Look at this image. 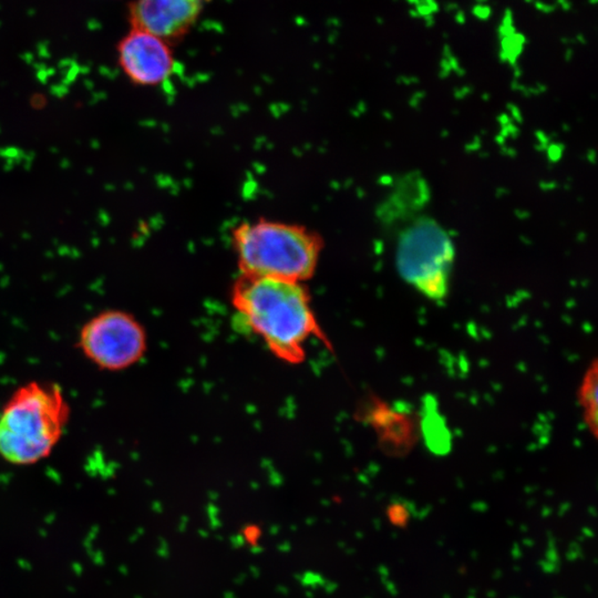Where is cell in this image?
<instances>
[{
	"label": "cell",
	"mask_w": 598,
	"mask_h": 598,
	"mask_svg": "<svg viewBox=\"0 0 598 598\" xmlns=\"http://www.w3.org/2000/svg\"><path fill=\"white\" fill-rule=\"evenodd\" d=\"M231 298L242 321L283 362H304L310 339L330 346L303 283L241 275Z\"/></svg>",
	"instance_id": "6da1fadb"
},
{
	"label": "cell",
	"mask_w": 598,
	"mask_h": 598,
	"mask_svg": "<svg viewBox=\"0 0 598 598\" xmlns=\"http://www.w3.org/2000/svg\"><path fill=\"white\" fill-rule=\"evenodd\" d=\"M69 418V403L60 386L22 385L0 411V457L13 466L44 460L60 443Z\"/></svg>",
	"instance_id": "7a4b0ae2"
},
{
	"label": "cell",
	"mask_w": 598,
	"mask_h": 598,
	"mask_svg": "<svg viewBox=\"0 0 598 598\" xmlns=\"http://www.w3.org/2000/svg\"><path fill=\"white\" fill-rule=\"evenodd\" d=\"M241 275L303 283L316 271L323 238L301 225L260 219L234 229Z\"/></svg>",
	"instance_id": "3957f363"
},
{
	"label": "cell",
	"mask_w": 598,
	"mask_h": 598,
	"mask_svg": "<svg viewBox=\"0 0 598 598\" xmlns=\"http://www.w3.org/2000/svg\"><path fill=\"white\" fill-rule=\"evenodd\" d=\"M395 237V267L403 280L430 300L446 299L456 259L447 229L424 214Z\"/></svg>",
	"instance_id": "277c9868"
},
{
	"label": "cell",
	"mask_w": 598,
	"mask_h": 598,
	"mask_svg": "<svg viewBox=\"0 0 598 598\" xmlns=\"http://www.w3.org/2000/svg\"><path fill=\"white\" fill-rule=\"evenodd\" d=\"M76 347L99 370L123 371L145 356L147 332L132 314L103 310L81 328Z\"/></svg>",
	"instance_id": "5b68a950"
},
{
	"label": "cell",
	"mask_w": 598,
	"mask_h": 598,
	"mask_svg": "<svg viewBox=\"0 0 598 598\" xmlns=\"http://www.w3.org/2000/svg\"><path fill=\"white\" fill-rule=\"evenodd\" d=\"M170 44L148 31H129L118 44V60L128 79L141 87H156L173 75L175 60Z\"/></svg>",
	"instance_id": "8992f818"
},
{
	"label": "cell",
	"mask_w": 598,
	"mask_h": 598,
	"mask_svg": "<svg viewBox=\"0 0 598 598\" xmlns=\"http://www.w3.org/2000/svg\"><path fill=\"white\" fill-rule=\"evenodd\" d=\"M210 0H134L129 7L132 28L148 31L174 46L196 24Z\"/></svg>",
	"instance_id": "52a82bcc"
},
{
	"label": "cell",
	"mask_w": 598,
	"mask_h": 598,
	"mask_svg": "<svg viewBox=\"0 0 598 598\" xmlns=\"http://www.w3.org/2000/svg\"><path fill=\"white\" fill-rule=\"evenodd\" d=\"M430 200L428 181L420 172L411 171L395 179L390 192L378 208V219L387 232L397 235L424 215Z\"/></svg>",
	"instance_id": "ba28073f"
},
{
	"label": "cell",
	"mask_w": 598,
	"mask_h": 598,
	"mask_svg": "<svg viewBox=\"0 0 598 598\" xmlns=\"http://www.w3.org/2000/svg\"><path fill=\"white\" fill-rule=\"evenodd\" d=\"M425 437L428 447L435 453L444 454L450 448L449 431L446 422L440 419L435 403H427L425 407Z\"/></svg>",
	"instance_id": "9c48e42d"
}]
</instances>
